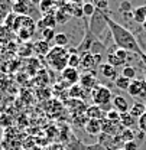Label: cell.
I'll use <instances>...</instances> for the list:
<instances>
[{"label": "cell", "mask_w": 146, "mask_h": 150, "mask_svg": "<svg viewBox=\"0 0 146 150\" xmlns=\"http://www.w3.org/2000/svg\"><path fill=\"white\" fill-rule=\"evenodd\" d=\"M107 12H103V13H104V19H106V23H107V28H109L110 36L113 38V40H114V45L117 48H120V49H125V51H127L130 54L137 55L139 58L145 56V52L140 48L139 40L136 39L135 33L132 30H129L127 28H125L123 25H120L116 20H113Z\"/></svg>", "instance_id": "6da1fadb"}, {"label": "cell", "mask_w": 146, "mask_h": 150, "mask_svg": "<svg viewBox=\"0 0 146 150\" xmlns=\"http://www.w3.org/2000/svg\"><path fill=\"white\" fill-rule=\"evenodd\" d=\"M68 58H70V51L67 48L54 46V48H51L49 54L46 55V64L52 69L62 72L68 67Z\"/></svg>", "instance_id": "7a4b0ae2"}, {"label": "cell", "mask_w": 146, "mask_h": 150, "mask_svg": "<svg viewBox=\"0 0 146 150\" xmlns=\"http://www.w3.org/2000/svg\"><path fill=\"white\" fill-rule=\"evenodd\" d=\"M91 101H93L94 105L101 107L103 111H104V108H106L107 111H110V110L113 108V107H111L113 93H111V90H110L109 87L98 84V85L91 91Z\"/></svg>", "instance_id": "3957f363"}, {"label": "cell", "mask_w": 146, "mask_h": 150, "mask_svg": "<svg viewBox=\"0 0 146 150\" xmlns=\"http://www.w3.org/2000/svg\"><path fill=\"white\" fill-rule=\"evenodd\" d=\"M87 25H88L90 32H91L98 40L103 39V35H101V33H103L104 29L109 30L107 23H106V19H104V13H103V12H98V10H95L94 16L90 18V23H87Z\"/></svg>", "instance_id": "277c9868"}, {"label": "cell", "mask_w": 146, "mask_h": 150, "mask_svg": "<svg viewBox=\"0 0 146 150\" xmlns=\"http://www.w3.org/2000/svg\"><path fill=\"white\" fill-rule=\"evenodd\" d=\"M100 65H101V56L100 55H93L91 52L81 55V65L80 67L83 68V71L95 74V69Z\"/></svg>", "instance_id": "5b68a950"}, {"label": "cell", "mask_w": 146, "mask_h": 150, "mask_svg": "<svg viewBox=\"0 0 146 150\" xmlns=\"http://www.w3.org/2000/svg\"><path fill=\"white\" fill-rule=\"evenodd\" d=\"M127 93L130 97L133 98H139L140 100H146V82L145 79H140V78H136L130 82L129 85Z\"/></svg>", "instance_id": "8992f818"}, {"label": "cell", "mask_w": 146, "mask_h": 150, "mask_svg": "<svg viewBox=\"0 0 146 150\" xmlns=\"http://www.w3.org/2000/svg\"><path fill=\"white\" fill-rule=\"evenodd\" d=\"M122 131H123V127H122L120 123L109 121L107 118L101 120V133L109 134V136H111V137H116V136H120Z\"/></svg>", "instance_id": "52a82bcc"}, {"label": "cell", "mask_w": 146, "mask_h": 150, "mask_svg": "<svg viewBox=\"0 0 146 150\" xmlns=\"http://www.w3.org/2000/svg\"><path fill=\"white\" fill-rule=\"evenodd\" d=\"M85 91L91 93L93 90L98 85V81L95 78V74H91V72H85L80 76V82H78Z\"/></svg>", "instance_id": "ba28073f"}, {"label": "cell", "mask_w": 146, "mask_h": 150, "mask_svg": "<svg viewBox=\"0 0 146 150\" xmlns=\"http://www.w3.org/2000/svg\"><path fill=\"white\" fill-rule=\"evenodd\" d=\"M31 6L32 3L29 1H13L12 3V12L16 15V16H29L31 18Z\"/></svg>", "instance_id": "9c48e42d"}, {"label": "cell", "mask_w": 146, "mask_h": 150, "mask_svg": "<svg viewBox=\"0 0 146 150\" xmlns=\"http://www.w3.org/2000/svg\"><path fill=\"white\" fill-rule=\"evenodd\" d=\"M61 76H62V79H64L65 82H68V84L73 87V85H75V84L80 82V76H81V75L78 72V69L67 67V68L61 72Z\"/></svg>", "instance_id": "30bf717a"}, {"label": "cell", "mask_w": 146, "mask_h": 150, "mask_svg": "<svg viewBox=\"0 0 146 150\" xmlns=\"http://www.w3.org/2000/svg\"><path fill=\"white\" fill-rule=\"evenodd\" d=\"M111 107H113L117 112H120V114L129 112V110H130V104H129V101L125 98V97H122V95H116V97H113Z\"/></svg>", "instance_id": "8fae6325"}, {"label": "cell", "mask_w": 146, "mask_h": 150, "mask_svg": "<svg viewBox=\"0 0 146 150\" xmlns=\"http://www.w3.org/2000/svg\"><path fill=\"white\" fill-rule=\"evenodd\" d=\"M67 105L70 108V111L73 114H85V110H87V104L85 101H81V100H74V98H70L67 101Z\"/></svg>", "instance_id": "7c38bea8"}, {"label": "cell", "mask_w": 146, "mask_h": 150, "mask_svg": "<svg viewBox=\"0 0 146 150\" xmlns=\"http://www.w3.org/2000/svg\"><path fill=\"white\" fill-rule=\"evenodd\" d=\"M67 93H68V97H70V98L81 100V101H85V98L88 97V91H85L80 84H75L73 87H70V90H68Z\"/></svg>", "instance_id": "4fadbf2b"}, {"label": "cell", "mask_w": 146, "mask_h": 150, "mask_svg": "<svg viewBox=\"0 0 146 150\" xmlns=\"http://www.w3.org/2000/svg\"><path fill=\"white\" fill-rule=\"evenodd\" d=\"M85 115L88 117V120H104L106 118V112L103 111V108L98 105H94V104L87 107Z\"/></svg>", "instance_id": "5bb4252c"}, {"label": "cell", "mask_w": 146, "mask_h": 150, "mask_svg": "<svg viewBox=\"0 0 146 150\" xmlns=\"http://www.w3.org/2000/svg\"><path fill=\"white\" fill-rule=\"evenodd\" d=\"M145 112H146V103H143V101H136V103H133V104L130 105V110H129V114H130L133 118H136V120H139Z\"/></svg>", "instance_id": "9a60e30c"}, {"label": "cell", "mask_w": 146, "mask_h": 150, "mask_svg": "<svg viewBox=\"0 0 146 150\" xmlns=\"http://www.w3.org/2000/svg\"><path fill=\"white\" fill-rule=\"evenodd\" d=\"M98 71H100V74L103 75L106 79H111V81H114L116 78H117V69L114 68V67H111L110 64H101L100 67H98Z\"/></svg>", "instance_id": "2e32d148"}, {"label": "cell", "mask_w": 146, "mask_h": 150, "mask_svg": "<svg viewBox=\"0 0 146 150\" xmlns=\"http://www.w3.org/2000/svg\"><path fill=\"white\" fill-rule=\"evenodd\" d=\"M84 130L90 136H98L101 133V120H88Z\"/></svg>", "instance_id": "e0dca14e"}, {"label": "cell", "mask_w": 146, "mask_h": 150, "mask_svg": "<svg viewBox=\"0 0 146 150\" xmlns=\"http://www.w3.org/2000/svg\"><path fill=\"white\" fill-rule=\"evenodd\" d=\"M38 9L42 15H48V13H55L56 12V6L55 1L52 0H42L38 3Z\"/></svg>", "instance_id": "ac0fdd59"}, {"label": "cell", "mask_w": 146, "mask_h": 150, "mask_svg": "<svg viewBox=\"0 0 146 150\" xmlns=\"http://www.w3.org/2000/svg\"><path fill=\"white\" fill-rule=\"evenodd\" d=\"M133 22L135 23H139V25H142L143 22L146 20V4L143 6H137L136 9H133Z\"/></svg>", "instance_id": "d6986e66"}, {"label": "cell", "mask_w": 146, "mask_h": 150, "mask_svg": "<svg viewBox=\"0 0 146 150\" xmlns=\"http://www.w3.org/2000/svg\"><path fill=\"white\" fill-rule=\"evenodd\" d=\"M120 124L123 129H133L137 124V120L133 118L129 112H123V114H120Z\"/></svg>", "instance_id": "ffe728a7"}, {"label": "cell", "mask_w": 146, "mask_h": 150, "mask_svg": "<svg viewBox=\"0 0 146 150\" xmlns=\"http://www.w3.org/2000/svg\"><path fill=\"white\" fill-rule=\"evenodd\" d=\"M33 51L36 52L38 55L46 56L49 54V51H51V46L45 40H38V42H35V45H33Z\"/></svg>", "instance_id": "44dd1931"}, {"label": "cell", "mask_w": 146, "mask_h": 150, "mask_svg": "<svg viewBox=\"0 0 146 150\" xmlns=\"http://www.w3.org/2000/svg\"><path fill=\"white\" fill-rule=\"evenodd\" d=\"M80 65H81V55H78L75 49H71L70 51V58H68V67L78 69Z\"/></svg>", "instance_id": "7402d4cb"}, {"label": "cell", "mask_w": 146, "mask_h": 150, "mask_svg": "<svg viewBox=\"0 0 146 150\" xmlns=\"http://www.w3.org/2000/svg\"><path fill=\"white\" fill-rule=\"evenodd\" d=\"M54 42H55V46L67 48V45L70 43V38H68L67 33H64V32H58L54 38Z\"/></svg>", "instance_id": "603a6c76"}, {"label": "cell", "mask_w": 146, "mask_h": 150, "mask_svg": "<svg viewBox=\"0 0 146 150\" xmlns=\"http://www.w3.org/2000/svg\"><path fill=\"white\" fill-rule=\"evenodd\" d=\"M130 82H132V81L127 79V78H125L123 75H117V78L113 81V84H114L119 90H122V91H127Z\"/></svg>", "instance_id": "cb8c5ba5"}, {"label": "cell", "mask_w": 146, "mask_h": 150, "mask_svg": "<svg viewBox=\"0 0 146 150\" xmlns=\"http://www.w3.org/2000/svg\"><path fill=\"white\" fill-rule=\"evenodd\" d=\"M120 139H122L123 143L135 142V139H136V131H133V129H123V131L120 133Z\"/></svg>", "instance_id": "d4e9b609"}, {"label": "cell", "mask_w": 146, "mask_h": 150, "mask_svg": "<svg viewBox=\"0 0 146 150\" xmlns=\"http://www.w3.org/2000/svg\"><path fill=\"white\" fill-rule=\"evenodd\" d=\"M87 121H88V117L85 114H73V123L75 127H83L84 129Z\"/></svg>", "instance_id": "484cf974"}, {"label": "cell", "mask_w": 146, "mask_h": 150, "mask_svg": "<svg viewBox=\"0 0 146 150\" xmlns=\"http://www.w3.org/2000/svg\"><path fill=\"white\" fill-rule=\"evenodd\" d=\"M122 75L125 76V78H127L130 81H133V79H136V68L133 67V65H125L123 67V69H122Z\"/></svg>", "instance_id": "4316f807"}, {"label": "cell", "mask_w": 146, "mask_h": 150, "mask_svg": "<svg viewBox=\"0 0 146 150\" xmlns=\"http://www.w3.org/2000/svg\"><path fill=\"white\" fill-rule=\"evenodd\" d=\"M70 15L68 13H65L64 10H61V9H56V12H55V19H56V25H65L68 20H70Z\"/></svg>", "instance_id": "83f0119b"}, {"label": "cell", "mask_w": 146, "mask_h": 150, "mask_svg": "<svg viewBox=\"0 0 146 150\" xmlns=\"http://www.w3.org/2000/svg\"><path fill=\"white\" fill-rule=\"evenodd\" d=\"M106 58H107V64H110L111 67H114L116 69H117L119 67H125V65H126V64H125L120 58H117L114 54H107V56H106Z\"/></svg>", "instance_id": "f1b7e54d"}, {"label": "cell", "mask_w": 146, "mask_h": 150, "mask_svg": "<svg viewBox=\"0 0 146 150\" xmlns=\"http://www.w3.org/2000/svg\"><path fill=\"white\" fill-rule=\"evenodd\" d=\"M12 12V3L0 1V22H4L6 16Z\"/></svg>", "instance_id": "f546056e"}, {"label": "cell", "mask_w": 146, "mask_h": 150, "mask_svg": "<svg viewBox=\"0 0 146 150\" xmlns=\"http://www.w3.org/2000/svg\"><path fill=\"white\" fill-rule=\"evenodd\" d=\"M83 13H84V16H87V18H93V16H94L95 7H94V4H93L91 1L83 3Z\"/></svg>", "instance_id": "4dcf8cb0"}, {"label": "cell", "mask_w": 146, "mask_h": 150, "mask_svg": "<svg viewBox=\"0 0 146 150\" xmlns=\"http://www.w3.org/2000/svg\"><path fill=\"white\" fill-rule=\"evenodd\" d=\"M73 16L77 19L84 18V13H83V3H81V1H73Z\"/></svg>", "instance_id": "1f68e13d"}, {"label": "cell", "mask_w": 146, "mask_h": 150, "mask_svg": "<svg viewBox=\"0 0 146 150\" xmlns=\"http://www.w3.org/2000/svg\"><path fill=\"white\" fill-rule=\"evenodd\" d=\"M42 40H45V42H51V40H54L55 35H56V32H55V29H51V28H46V29H43L42 32Z\"/></svg>", "instance_id": "d6a6232c"}, {"label": "cell", "mask_w": 146, "mask_h": 150, "mask_svg": "<svg viewBox=\"0 0 146 150\" xmlns=\"http://www.w3.org/2000/svg\"><path fill=\"white\" fill-rule=\"evenodd\" d=\"M93 4H94L95 10H98V12H107V9H109V1L107 0H97Z\"/></svg>", "instance_id": "836d02e7"}, {"label": "cell", "mask_w": 146, "mask_h": 150, "mask_svg": "<svg viewBox=\"0 0 146 150\" xmlns=\"http://www.w3.org/2000/svg\"><path fill=\"white\" fill-rule=\"evenodd\" d=\"M106 118L109 121H116V123H120V112H117L114 108H111L110 111L106 112Z\"/></svg>", "instance_id": "e575fe53"}, {"label": "cell", "mask_w": 146, "mask_h": 150, "mask_svg": "<svg viewBox=\"0 0 146 150\" xmlns=\"http://www.w3.org/2000/svg\"><path fill=\"white\" fill-rule=\"evenodd\" d=\"M132 10H133L132 3L127 1V0H125V1H122V3L119 4V12H120V13H127V12H132Z\"/></svg>", "instance_id": "d590c367"}, {"label": "cell", "mask_w": 146, "mask_h": 150, "mask_svg": "<svg viewBox=\"0 0 146 150\" xmlns=\"http://www.w3.org/2000/svg\"><path fill=\"white\" fill-rule=\"evenodd\" d=\"M137 129L142 131V133H145L146 134V112L137 120Z\"/></svg>", "instance_id": "8d00e7d4"}, {"label": "cell", "mask_w": 146, "mask_h": 150, "mask_svg": "<svg viewBox=\"0 0 146 150\" xmlns=\"http://www.w3.org/2000/svg\"><path fill=\"white\" fill-rule=\"evenodd\" d=\"M123 149L125 150H139V143L135 140V142H127L123 144Z\"/></svg>", "instance_id": "74e56055"}, {"label": "cell", "mask_w": 146, "mask_h": 150, "mask_svg": "<svg viewBox=\"0 0 146 150\" xmlns=\"http://www.w3.org/2000/svg\"><path fill=\"white\" fill-rule=\"evenodd\" d=\"M83 150H107L106 147H103L101 144H98V143H94V144H84V147Z\"/></svg>", "instance_id": "f35d334b"}, {"label": "cell", "mask_w": 146, "mask_h": 150, "mask_svg": "<svg viewBox=\"0 0 146 150\" xmlns=\"http://www.w3.org/2000/svg\"><path fill=\"white\" fill-rule=\"evenodd\" d=\"M140 26H142V29H143V32H146V20H145V22H143V23H142V25H140Z\"/></svg>", "instance_id": "ab89813d"}, {"label": "cell", "mask_w": 146, "mask_h": 150, "mask_svg": "<svg viewBox=\"0 0 146 150\" xmlns=\"http://www.w3.org/2000/svg\"><path fill=\"white\" fill-rule=\"evenodd\" d=\"M143 74H145V78H143V79H145V82H146V67H145V69H143Z\"/></svg>", "instance_id": "60d3db41"}, {"label": "cell", "mask_w": 146, "mask_h": 150, "mask_svg": "<svg viewBox=\"0 0 146 150\" xmlns=\"http://www.w3.org/2000/svg\"><path fill=\"white\" fill-rule=\"evenodd\" d=\"M143 52H145V55H146V46H145V48H143Z\"/></svg>", "instance_id": "b9f144b4"}, {"label": "cell", "mask_w": 146, "mask_h": 150, "mask_svg": "<svg viewBox=\"0 0 146 150\" xmlns=\"http://www.w3.org/2000/svg\"><path fill=\"white\" fill-rule=\"evenodd\" d=\"M116 150H125V149H123V147H120V149H116Z\"/></svg>", "instance_id": "7bdbcfd3"}]
</instances>
